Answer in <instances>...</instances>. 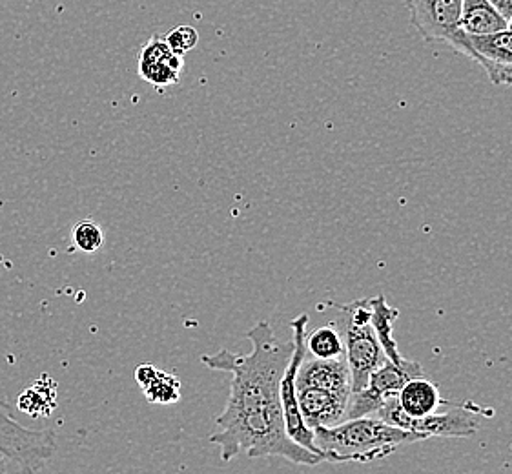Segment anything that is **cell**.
I'll return each mask as SVG.
<instances>
[{
    "label": "cell",
    "instance_id": "cell-1",
    "mask_svg": "<svg viewBox=\"0 0 512 474\" xmlns=\"http://www.w3.org/2000/svg\"><path fill=\"white\" fill-rule=\"evenodd\" d=\"M246 338L252 343L248 354L221 349L214 356H201L208 369L232 374L230 396L225 411L217 416V431L210 442L219 445L223 462L245 453L248 458L277 456L308 467L321 464V454L296 444L285 429L281 378L294 341L279 340L268 321L256 323Z\"/></svg>",
    "mask_w": 512,
    "mask_h": 474
},
{
    "label": "cell",
    "instance_id": "cell-2",
    "mask_svg": "<svg viewBox=\"0 0 512 474\" xmlns=\"http://www.w3.org/2000/svg\"><path fill=\"white\" fill-rule=\"evenodd\" d=\"M427 440L423 434L410 433L383 422L381 418L343 420L332 427L314 429V444L325 462L369 464L383 460L401 445Z\"/></svg>",
    "mask_w": 512,
    "mask_h": 474
},
{
    "label": "cell",
    "instance_id": "cell-3",
    "mask_svg": "<svg viewBox=\"0 0 512 474\" xmlns=\"http://www.w3.org/2000/svg\"><path fill=\"white\" fill-rule=\"evenodd\" d=\"M445 411L423 416V418H410L409 414L401 409L398 396H392L379 407L376 416L383 422L394 427H400L410 433L423 434L427 440L432 436L438 438H469L478 433L480 423L485 418H492V409H483L472 402L452 403L445 402Z\"/></svg>",
    "mask_w": 512,
    "mask_h": 474
},
{
    "label": "cell",
    "instance_id": "cell-4",
    "mask_svg": "<svg viewBox=\"0 0 512 474\" xmlns=\"http://www.w3.org/2000/svg\"><path fill=\"white\" fill-rule=\"evenodd\" d=\"M332 305L341 312L336 323L343 334L352 392H358L369 383L370 374L387 361L370 321V299H358L350 305Z\"/></svg>",
    "mask_w": 512,
    "mask_h": 474
},
{
    "label": "cell",
    "instance_id": "cell-5",
    "mask_svg": "<svg viewBox=\"0 0 512 474\" xmlns=\"http://www.w3.org/2000/svg\"><path fill=\"white\" fill-rule=\"evenodd\" d=\"M53 454L52 429H28L0 405V456L10 462L13 473H35L50 462Z\"/></svg>",
    "mask_w": 512,
    "mask_h": 474
},
{
    "label": "cell",
    "instance_id": "cell-6",
    "mask_svg": "<svg viewBox=\"0 0 512 474\" xmlns=\"http://www.w3.org/2000/svg\"><path fill=\"white\" fill-rule=\"evenodd\" d=\"M307 325L308 314H299L296 320L290 321L294 351H292L287 369L281 378V405H283V418H285V429H287L288 436L301 447L319 454L318 447L314 444V431L308 427L303 414H301V409H299V403H297L296 376L301 363L307 358V343H305Z\"/></svg>",
    "mask_w": 512,
    "mask_h": 474
},
{
    "label": "cell",
    "instance_id": "cell-7",
    "mask_svg": "<svg viewBox=\"0 0 512 474\" xmlns=\"http://www.w3.org/2000/svg\"><path fill=\"white\" fill-rule=\"evenodd\" d=\"M423 376V367L418 361L405 360L401 363L387 360L370 374L369 383L358 392L350 394L345 420L372 416L392 396H398L405 383Z\"/></svg>",
    "mask_w": 512,
    "mask_h": 474
},
{
    "label": "cell",
    "instance_id": "cell-8",
    "mask_svg": "<svg viewBox=\"0 0 512 474\" xmlns=\"http://www.w3.org/2000/svg\"><path fill=\"white\" fill-rule=\"evenodd\" d=\"M447 44L478 62L492 84L512 88V31L509 28L492 35H467L458 30Z\"/></svg>",
    "mask_w": 512,
    "mask_h": 474
},
{
    "label": "cell",
    "instance_id": "cell-9",
    "mask_svg": "<svg viewBox=\"0 0 512 474\" xmlns=\"http://www.w3.org/2000/svg\"><path fill=\"white\" fill-rule=\"evenodd\" d=\"M463 0H407L410 22L429 42L451 41L460 30Z\"/></svg>",
    "mask_w": 512,
    "mask_h": 474
},
{
    "label": "cell",
    "instance_id": "cell-10",
    "mask_svg": "<svg viewBox=\"0 0 512 474\" xmlns=\"http://www.w3.org/2000/svg\"><path fill=\"white\" fill-rule=\"evenodd\" d=\"M137 72L144 81L155 88L179 83L183 72V55L172 52L164 41V35H154L139 52Z\"/></svg>",
    "mask_w": 512,
    "mask_h": 474
},
{
    "label": "cell",
    "instance_id": "cell-11",
    "mask_svg": "<svg viewBox=\"0 0 512 474\" xmlns=\"http://www.w3.org/2000/svg\"><path fill=\"white\" fill-rule=\"evenodd\" d=\"M297 403L308 427H332L345 420L350 398H343L334 392L318 389L312 385H297Z\"/></svg>",
    "mask_w": 512,
    "mask_h": 474
},
{
    "label": "cell",
    "instance_id": "cell-12",
    "mask_svg": "<svg viewBox=\"0 0 512 474\" xmlns=\"http://www.w3.org/2000/svg\"><path fill=\"white\" fill-rule=\"evenodd\" d=\"M297 385H312L318 389L334 392L343 398H350L352 394V382H350L349 365L345 356L321 360H303L296 376Z\"/></svg>",
    "mask_w": 512,
    "mask_h": 474
},
{
    "label": "cell",
    "instance_id": "cell-13",
    "mask_svg": "<svg viewBox=\"0 0 512 474\" xmlns=\"http://www.w3.org/2000/svg\"><path fill=\"white\" fill-rule=\"evenodd\" d=\"M135 380L141 385L144 396L150 403L174 405L181 400V380L172 372L146 363L135 369Z\"/></svg>",
    "mask_w": 512,
    "mask_h": 474
},
{
    "label": "cell",
    "instance_id": "cell-14",
    "mask_svg": "<svg viewBox=\"0 0 512 474\" xmlns=\"http://www.w3.org/2000/svg\"><path fill=\"white\" fill-rule=\"evenodd\" d=\"M398 402L410 418H423L440 411L445 400L441 398L440 387L436 383L418 376L401 387Z\"/></svg>",
    "mask_w": 512,
    "mask_h": 474
},
{
    "label": "cell",
    "instance_id": "cell-15",
    "mask_svg": "<svg viewBox=\"0 0 512 474\" xmlns=\"http://www.w3.org/2000/svg\"><path fill=\"white\" fill-rule=\"evenodd\" d=\"M507 19L489 0H463L460 30L467 35H492L507 30Z\"/></svg>",
    "mask_w": 512,
    "mask_h": 474
},
{
    "label": "cell",
    "instance_id": "cell-16",
    "mask_svg": "<svg viewBox=\"0 0 512 474\" xmlns=\"http://www.w3.org/2000/svg\"><path fill=\"white\" fill-rule=\"evenodd\" d=\"M370 299V321H372V327L374 332L378 336L379 345L385 352L387 360L394 361V363H401L403 356L398 351V343L394 338V323L400 316V310L390 307L387 303V298L383 294H379L376 298Z\"/></svg>",
    "mask_w": 512,
    "mask_h": 474
},
{
    "label": "cell",
    "instance_id": "cell-17",
    "mask_svg": "<svg viewBox=\"0 0 512 474\" xmlns=\"http://www.w3.org/2000/svg\"><path fill=\"white\" fill-rule=\"evenodd\" d=\"M19 411L31 418H46L57 407V383L48 374H42L39 380L28 385L17 400Z\"/></svg>",
    "mask_w": 512,
    "mask_h": 474
},
{
    "label": "cell",
    "instance_id": "cell-18",
    "mask_svg": "<svg viewBox=\"0 0 512 474\" xmlns=\"http://www.w3.org/2000/svg\"><path fill=\"white\" fill-rule=\"evenodd\" d=\"M305 343H307V356H312V358L330 360V358L345 356L343 334H341L336 321H330L327 325L312 330L310 334H307Z\"/></svg>",
    "mask_w": 512,
    "mask_h": 474
},
{
    "label": "cell",
    "instance_id": "cell-19",
    "mask_svg": "<svg viewBox=\"0 0 512 474\" xmlns=\"http://www.w3.org/2000/svg\"><path fill=\"white\" fill-rule=\"evenodd\" d=\"M72 236L75 247L86 254H93L101 250L104 245L103 228L92 219H82L79 223H75Z\"/></svg>",
    "mask_w": 512,
    "mask_h": 474
},
{
    "label": "cell",
    "instance_id": "cell-20",
    "mask_svg": "<svg viewBox=\"0 0 512 474\" xmlns=\"http://www.w3.org/2000/svg\"><path fill=\"white\" fill-rule=\"evenodd\" d=\"M164 41L170 46V50L185 57L186 52L194 50L199 42V33L194 26H177L175 30L164 35Z\"/></svg>",
    "mask_w": 512,
    "mask_h": 474
},
{
    "label": "cell",
    "instance_id": "cell-21",
    "mask_svg": "<svg viewBox=\"0 0 512 474\" xmlns=\"http://www.w3.org/2000/svg\"><path fill=\"white\" fill-rule=\"evenodd\" d=\"M489 2H491L492 6L500 11L503 17L507 19V22H509V19L512 17V0H489Z\"/></svg>",
    "mask_w": 512,
    "mask_h": 474
},
{
    "label": "cell",
    "instance_id": "cell-22",
    "mask_svg": "<svg viewBox=\"0 0 512 474\" xmlns=\"http://www.w3.org/2000/svg\"><path fill=\"white\" fill-rule=\"evenodd\" d=\"M507 28L512 31V17L509 19V24H507Z\"/></svg>",
    "mask_w": 512,
    "mask_h": 474
}]
</instances>
